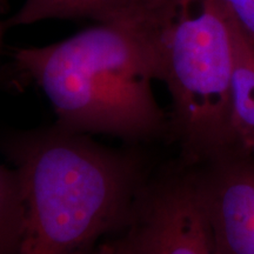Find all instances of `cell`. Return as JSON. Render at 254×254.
<instances>
[{
    "label": "cell",
    "mask_w": 254,
    "mask_h": 254,
    "mask_svg": "<svg viewBox=\"0 0 254 254\" xmlns=\"http://www.w3.org/2000/svg\"><path fill=\"white\" fill-rule=\"evenodd\" d=\"M233 23V21H232ZM234 69L231 95L233 151L254 158V44L233 23Z\"/></svg>",
    "instance_id": "obj_7"
},
{
    "label": "cell",
    "mask_w": 254,
    "mask_h": 254,
    "mask_svg": "<svg viewBox=\"0 0 254 254\" xmlns=\"http://www.w3.org/2000/svg\"><path fill=\"white\" fill-rule=\"evenodd\" d=\"M25 201L17 168L0 165V254H18L23 236Z\"/></svg>",
    "instance_id": "obj_8"
},
{
    "label": "cell",
    "mask_w": 254,
    "mask_h": 254,
    "mask_svg": "<svg viewBox=\"0 0 254 254\" xmlns=\"http://www.w3.org/2000/svg\"><path fill=\"white\" fill-rule=\"evenodd\" d=\"M21 178L18 254H85L123 232L148 180L136 150H116L56 125L0 138Z\"/></svg>",
    "instance_id": "obj_1"
},
{
    "label": "cell",
    "mask_w": 254,
    "mask_h": 254,
    "mask_svg": "<svg viewBox=\"0 0 254 254\" xmlns=\"http://www.w3.org/2000/svg\"><path fill=\"white\" fill-rule=\"evenodd\" d=\"M158 80L172 100L168 122L184 165L233 151V23L219 0H158L148 23Z\"/></svg>",
    "instance_id": "obj_3"
},
{
    "label": "cell",
    "mask_w": 254,
    "mask_h": 254,
    "mask_svg": "<svg viewBox=\"0 0 254 254\" xmlns=\"http://www.w3.org/2000/svg\"><path fill=\"white\" fill-rule=\"evenodd\" d=\"M192 167L218 254H254V158L228 151Z\"/></svg>",
    "instance_id": "obj_5"
},
{
    "label": "cell",
    "mask_w": 254,
    "mask_h": 254,
    "mask_svg": "<svg viewBox=\"0 0 254 254\" xmlns=\"http://www.w3.org/2000/svg\"><path fill=\"white\" fill-rule=\"evenodd\" d=\"M234 24L254 44V0H219Z\"/></svg>",
    "instance_id": "obj_9"
},
{
    "label": "cell",
    "mask_w": 254,
    "mask_h": 254,
    "mask_svg": "<svg viewBox=\"0 0 254 254\" xmlns=\"http://www.w3.org/2000/svg\"><path fill=\"white\" fill-rule=\"evenodd\" d=\"M12 59L44 92L64 129L142 142L168 128L152 91L158 68L144 32L98 24L59 43L14 49Z\"/></svg>",
    "instance_id": "obj_2"
},
{
    "label": "cell",
    "mask_w": 254,
    "mask_h": 254,
    "mask_svg": "<svg viewBox=\"0 0 254 254\" xmlns=\"http://www.w3.org/2000/svg\"><path fill=\"white\" fill-rule=\"evenodd\" d=\"M5 30L4 23H0V44H1V37H2V32Z\"/></svg>",
    "instance_id": "obj_11"
},
{
    "label": "cell",
    "mask_w": 254,
    "mask_h": 254,
    "mask_svg": "<svg viewBox=\"0 0 254 254\" xmlns=\"http://www.w3.org/2000/svg\"><path fill=\"white\" fill-rule=\"evenodd\" d=\"M158 0H24L5 28L24 26L50 19H91L141 31Z\"/></svg>",
    "instance_id": "obj_6"
},
{
    "label": "cell",
    "mask_w": 254,
    "mask_h": 254,
    "mask_svg": "<svg viewBox=\"0 0 254 254\" xmlns=\"http://www.w3.org/2000/svg\"><path fill=\"white\" fill-rule=\"evenodd\" d=\"M85 254H129L119 237L98 244L93 250Z\"/></svg>",
    "instance_id": "obj_10"
},
{
    "label": "cell",
    "mask_w": 254,
    "mask_h": 254,
    "mask_svg": "<svg viewBox=\"0 0 254 254\" xmlns=\"http://www.w3.org/2000/svg\"><path fill=\"white\" fill-rule=\"evenodd\" d=\"M6 1H7V0H0V9H2V8H5V5H6Z\"/></svg>",
    "instance_id": "obj_12"
},
{
    "label": "cell",
    "mask_w": 254,
    "mask_h": 254,
    "mask_svg": "<svg viewBox=\"0 0 254 254\" xmlns=\"http://www.w3.org/2000/svg\"><path fill=\"white\" fill-rule=\"evenodd\" d=\"M148 179L119 233L129 254H218L194 171Z\"/></svg>",
    "instance_id": "obj_4"
}]
</instances>
